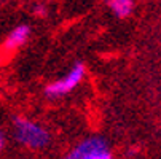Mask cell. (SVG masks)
I'll list each match as a JSON object with an SVG mask.
<instances>
[{
  "mask_svg": "<svg viewBox=\"0 0 161 159\" xmlns=\"http://www.w3.org/2000/svg\"><path fill=\"white\" fill-rule=\"evenodd\" d=\"M5 142H7V139H5V134L0 130V153L3 151V148H5Z\"/></svg>",
  "mask_w": 161,
  "mask_h": 159,
  "instance_id": "obj_8",
  "label": "cell"
},
{
  "mask_svg": "<svg viewBox=\"0 0 161 159\" xmlns=\"http://www.w3.org/2000/svg\"><path fill=\"white\" fill-rule=\"evenodd\" d=\"M34 13L38 16V18H45L48 14V10H47V7L45 5H42V3H37L35 7H34Z\"/></svg>",
  "mask_w": 161,
  "mask_h": 159,
  "instance_id": "obj_6",
  "label": "cell"
},
{
  "mask_svg": "<svg viewBox=\"0 0 161 159\" xmlns=\"http://www.w3.org/2000/svg\"><path fill=\"white\" fill-rule=\"evenodd\" d=\"M81 159H113V154L108 148V143L102 137H88L78 145Z\"/></svg>",
  "mask_w": 161,
  "mask_h": 159,
  "instance_id": "obj_3",
  "label": "cell"
},
{
  "mask_svg": "<svg viewBox=\"0 0 161 159\" xmlns=\"http://www.w3.org/2000/svg\"><path fill=\"white\" fill-rule=\"evenodd\" d=\"M62 159H81V156H80V150H78V146H75L74 150H70L69 151Z\"/></svg>",
  "mask_w": 161,
  "mask_h": 159,
  "instance_id": "obj_7",
  "label": "cell"
},
{
  "mask_svg": "<svg viewBox=\"0 0 161 159\" xmlns=\"http://www.w3.org/2000/svg\"><path fill=\"white\" fill-rule=\"evenodd\" d=\"M85 73H86L85 64L83 62H75L67 75H64L62 78L50 83L47 87H45V94H47V97H50V99H58V97H62V96L69 94L70 91H74L83 81Z\"/></svg>",
  "mask_w": 161,
  "mask_h": 159,
  "instance_id": "obj_2",
  "label": "cell"
},
{
  "mask_svg": "<svg viewBox=\"0 0 161 159\" xmlns=\"http://www.w3.org/2000/svg\"><path fill=\"white\" fill-rule=\"evenodd\" d=\"M13 135L18 143H21L26 148H31V150L47 148L51 142V135H50L48 129H45L38 123H35L29 118H24V116L14 118Z\"/></svg>",
  "mask_w": 161,
  "mask_h": 159,
  "instance_id": "obj_1",
  "label": "cell"
},
{
  "mask_svg": "<svg viewBox=\"0 0 161 159\" xmlns=\"http://www.w3.org/2000/svg\"><path fill=\"white\" fill-rule=\"evenodd\" d=\"M29 37H31V27L27 24H19V26H16L7 35V38L2 43V48L7 53L18 51L21 46H24V45H26V41L29 40Z\"/></svg>",
  "mask_w": 161,
  "mask_h": 159,
  "instance_id": "obj_4",
  "label": "cell"
},
{
  "mask_svg": "<svg viewBox=\"0 0 161 159\" xmlns=\"http://www.w3.org/2000/svg\"><path fill=\"white\" fill-rule=\"evenodd\" d=\"M105 3L112 10V13L120 19L129 18L134 10V0H105Z\"/></svg>",
  "mask_w": 161,
  "mask_h": 159,
  "instance_id": "obj_5",
  "label": "cell"
}]
</instances>
